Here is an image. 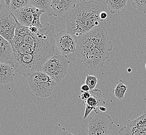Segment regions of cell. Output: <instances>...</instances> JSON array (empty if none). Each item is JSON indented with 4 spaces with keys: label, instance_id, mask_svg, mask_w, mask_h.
I'll return each mask as SVG.
<instances>
[{
    "label": "cell",
    "instance_id": "4",
    "mask_svg": "<svg viewBox=\"0 0 146 135\" xmlns=\"http://www.w3.org/2000/svg\"><path fill=\"white\" fill-rule=\"evenodd\" d=\"M32 93L38 97H50L55 89L57 83L42 71L30 74L26 77Z\"/></svg>",
    "mask_w": 146,
    "mask_h": 135
},
{
    "label": "cell",
    "instance_id": "24",
    "mask_svg": "<svg viewBox=\"0 0 146 135\" xmlns=\"http://www.w3.org/2000/svg\"><path fill=\"white\" fill-rule=\"evenodd\" d=\"M108 17V14L105 11H103L100 14V18L102 21H104Z\"/></svg>",
    "mask_w": 146,
    "mask_h": 135
},
{
    "label": "cell",
    "instance_id": "5",
    "mask_svg": "<svg viewBox=\"0 0 146 135\" xmlns=\"http://www.w3.org/2000/svg\"><path fill=\"white\" fill-rule=\"evenodd\" d=\"M70 64L67 56L55 53L44 64L41 71L59 83L67 74Z\"/></svg>",
    "mask_w": 146,
    "mask_h": 135
},
{
    "label": "cell",
    "instance_id": "18",
    "mask_svg": "<svg viewBox=\"0 0 146 135\" xmlns=\"http://www.w3.org/2000/svg\"><path fill=\"white\" fill-rule=\"evenodd\" d=\"M29 4L30 0H11L9 9L12 12L28 6Z\"/></svg>",
    "mask_w": 146,
    "mask_h": 135
},
{
    "label": "cell",
    "instance_id": "25",
    "mask_svg": "<svg viewBox=\"0 0 146 135\" xmlns=\"http://www.w3.org/2000/svg\"><path fill=\"white\" fill-rule=\"evenodd\" d=\"M7 8H9V7H7V6H6L5 3L0 2V12H2V11L5 9Z\"/></svg>",
    "mask_w": 146,
    "mask_h": 135
},
{
    "label": "cell",
    "instance_id": "16",
    "mask_svg": "<svg viewBox=\"0 0 146 135\" xmlns=\"http://www.w3.org/2000/svg\"><path fill=\"white\" fill-rule=\"evenodd\" d=\"M52 3V0H30V5L44 11L49 16L53 15Z\"/></svg>",
    "mask_w": 146,
    "mask_h": 135
},
{
    "label": "cell",
    "instance_id": "29",
    "mask_svg": "<svg viewBox=\"0 0 146 135\" xmlns=\"http://www.w3.org/2000/svg\"><path fill=\"white\" fill-rule=\"evenodd\" d=\"M131 68H129V69H128V72H131Z\"/></svg>",
    "mask_w": 146,
    "mask_h": 135
},
{
    "label": "cell",
    "instance_id": "27",
    "mask_svg": "<svg viewBox=\"0 0 146 135\" xmlns=\"http://www.w3.org/2000/svg\"><path fill=\"white\" fill-rule=\"evenodd\" d=\"M11 2V0H5V2L6 4V6H7V7H9V8Z\"/></svg>",
    "mask_w": 146,
    "mask_h": 135
},
{
    "label": "cell",
    "instance_id": "6",
    "mask_svg": "<svg viewBox=\"0 0 146 135\" xmlns=\"http://www.w3.org/2000/svg\"><path fill=\"white\" fill-rule=\"evenodd\" d=\"M12 12L18 22L23 26L28 28L34 26L38 28L43 26L40 17L43 14H45V12L35 6L29 4Z\"/></svg>",
    "mask_w": 146,
    "mask_h": 135
},
{
    "label": "cell",
    "instance_id": "2",
    "mask_svg": "<svg viewBox=\"0 0 146 135\" xmlns=\"http://www.w3.org/2000/svg\"><path fill=\"white\" fill-rule=\"evenodd\" d=\"M113 48L108 30L102 26L78 36L75 54L88 68L98 69L110 58Z\"/></svg>",
    "mask_w": 146,
    "mask_h": 135
},
{
    "label": "cell",
    "instance_id": "21",
    "mask_svg": "<svg viewBox=\"0 0 146 135\" xmlns=\"http://www.w3.org/2000/svg\"><path fill=\"white\" fill-rule=\"evenodd\" d=\"M56 135H74L71 132H70L69 131L67 130V129L64 128H62L60 129H59L58 132H57Z\"/></svg>",
    "mask_w": 146,
    "mask_h": 135
},
{
    "label": "cell",
    "instance_id": "17",
    "mask_svg": "<svg viewBox=\"0 0 146 135\" xmlns=\"http://www.w3.org/2000/svg\"><path fill=\"white\" fill-rule=\"evenodd\" d=\"M128 87L125 84L123 81L120 79L117 83V86L113 89L112 93L115 99L117 100H123L124 98L125 93Z\"/></svg>",
    "mask_w": 146,
    "mask_h": 135
},
{
    "label": "cell",
    "instance_id": "3",
    "mask_svg": "<svg viewBox=\"0 0 146 135\" xmlns=\"http://www.w3.org/2000/svg\"><path fill=\"white\" fill-rule=\"evenodd\" d=\"M105 9L102 3L93 0H80L67 17V31L79 36L95 29L102 22L100 14Z\"/></svg>",
    "mask_w": 146,
    "mask_h": 135
},
{
    "label": "cell",
    "instance_id": "14",
    "mask_svg": "<svg viewBox=\"0 0 146 135\" xmlns=\"http://www.w3.org/2000/svg\"><path fill=\"white\" fill-rule=\"evenodd\" d=\"M15 69L12 65L0 63V84L5 85L14 81Z\"/></svg>",
    "mask_w": 146,
    "mask_h": 135
},
{
    "label": "cell",
    "instance_id": "26",
    "mask_svg": "<svg viewBox=\"0 0 146 135\" xmlns=\"http://www.w3.org/2000/svg\"><path fill=\"white\" fill-rule=\"evenodd\" d=\"M99 109H100V110L102 112H106V111H107V109L105 107H102V106L100 107Z\"/></svg>",
    "mask_w": 146,
    "mask_h": 135
},
{
    "label": "cell",
    "instance_id": "23",
    "mask_svg": "<svg viewBox=\"0 0 146 135\" xmlns=\"http://www.w3.org/2000/svg\"><path fill=\"white\" fill-rule=\"evenodd\" d=\"M90 91V88L88 85H86V84H83V85L81 86V90H80V92L81 93H83V92H86V91Z\"/></svg>",
    "mask_w": 146,
    "mask_h": 135
},
{
    "label": "cell",
    "instance_id": "19",
    "mask_svg": "<svg viewBox=\"0 0 146 135\" xmlns=\"http://www.w3.org/2000/svg\"><path fill=\"white\" fill-rule=\"evenodd\" d=\"M131 4L134 9L146 14V0H131Z\"/></svg>",
    "mask_w": 146,
    "mask_h": 135
},
{
    "label": "cell",
    "instance_id": "7",
    "mask_svg": "<svg viewBox=\"0 0 146 135\" xmlns=\"http://www.w3.org/2000/svg\"><path fill=\"white\" fill-rule=\"evenodd\" d=\"M89 119L88 135H109L114 122L107 114L95 111Z\"/></svg>",
    "mask_w": 146,
    "mask_h": 135
},
{
    "label": "cell",
    "instance_id": "8",
    "mask_svg": "<svg viewBox=\"0 0 146 135\" xmlns=\"http://www.w3.org/2000/svg\"><path fill=\"white\" fill-rule=\"evenodd\" d=\"M17 21L9 8L0 12V35L10 43L14 38Z\"/></svg>",
    "mask_w": 146,
    "mask_h": 135
},
{
    "label": "cell",
    "instance_id": "20",
    "mask_svg": "<svg viewBox=\"0 0 146 135\" xmlns=\"http://www.w3.org/2000/svg\"><path fill=\"white\" fill-rule=\"evenodd\" d=\"M98 79L96 76L92 75H87L85 79V84L90 88V91L93 90L96 86Z\"/></svg>",
    "mask_w": 146,
    "mask_h": 135
},
{
    "label": "cell",
    "instance_id": "31",
    "mask_svg": "<svg viewBox=\"0 0 146 135\" xmlns=\"http://www.w3.org/2000/svg\"></svg>",
    "mask_w": 146,
    "mask_h": 135
},
{
    "label": "cell",
    "instance_id": "30",
    "mask_svg": "<svg viewBox=\"0 0 146 135\" xmlns=\"http://www.w3.org/2000/svg\"></svg>",
    "mask_w": 146,
    "mask_h": 135
},
{
    "label": "cell",
    "instance_id": "15",
    "mask_svg": "<svg viewBox=\"0 0 146 135\" xmlns=\"http://www.w3.org/2000/svg\"><path fill=\"white\" fill-rule=\"evenodd\" d=\"M128 0H106V4L112 14L125 11L127 7Z\"/></svg>",
    "mask_w": 146,
    "mask_h": 135
},
{
    "label": "cell",
    "instance_id": "10",
    "mask_svg": "<svg viewBox=\"0 0 146 135\" xmlns=\"http://www.w3.org/2000/svg\"><path fill=\"white\" fill-rule=\"evenodd\" d=\"M119 135H146V111L134 120H129Z\"/></svg>",
    "mask_w": 146,
    "mask_h": 135
},
{
    "label": "cell",
    "instance_id": "9",
    "mask_svg": "<svg viewBox=\"0 0 146 135\" xmlns=\"http://www.w3.org/2000/svg\"><path fill=\"white\" fill-rule=\"evenodd\" d=\"M78 42L77 36L68 31H60L55 34V44L64 56L76 54Z\"/></svg>",
    "mask_w": 146,
    "mask_h": 135
},
{
    "label": "cell",
    "instance_id": "13",
    "mask_svg": "<svg viewBox=\"0 0 146 135\" xmlns=\"http://www.w3.org/2000/svg\"><path fill=\"white\" fill-rule=\"evenodd\" d=\"M0 63L13 66V52L9 42L0 35Z\"/></svg>",
    "mask_w": 146,
    "mask_h": 135
},
{
    "label": "cell",
    "instance_id": "1",
    "mask_svg": "<svg viewBox=\"0 0 146 135\" xmlns=\"http://www.w3.org/2000/svg\"><path fill=\"white\" fill-rule=\"evenodd\" d=\"M16 21L15 36L11 43L13 66L15 71L26 77L41 71L47 60L55 54V28L44 22L37 32L33 33Z\"/></svg>",
    "mask_w": 146,
    "mask_h": 135
},
{
    "label": "cell",
    "instance_id": "11",
    "mask_svg": "<svg viewBox=\"0 0 146 135\" xmlns=\"http://www.w3.org/2000/svg\"><path fill=\"white\" fill-rule=\"evenodd\" d=\"M90 92L91 94L90 97L86 101H83V103L86 107L83 118L84 120L86 119L93 111H96L97 108L106 103L103 98L102 91L100 89H94Z\"/></svg>",
    "mask_w": 146,
    "mask_h": 135
},
{
    "label": "cell",
    "instance_id": "22",
    "mask_svg": "<svg viewBox=\"0 0 146 135\" xmlns=\"http://www.w3.org/2000/svg\"><path fill=\"white\" fill-rule=\"evenodd\" d=\"M91 96V94L90 92L89 91H86V92H83L82 93L81 96H80V98L83 100V101H84L88 99L89 97H90Z\"/></svg>",
    "mask_w": 146,
    "mask_h": 135
},
{
    "label": "cell",
    "instance_id": "12",
    "mask_svg": "<svg viewBox=\"0 0 146 135\" xmlns=\"http://www.w3.org/2000/svg\"><path fill=\"white\" fill-rule=\"evenodd\" d=\"M77 0H52L53 15L56 17H67L76 6Z\"/></svg>",
    "mask_w": 146,
    "mask_h": 135
},
{
    "label": "cell",
    "instance_id": "28",
    "mask_svg": "<svg viewBox=\"0 0 146 135\" xmlns=\"http://www.w3.org/2000/svg\"><path fill=\"white\" fill-rule=\"evenodd\" d=\"M0 2H2V3H5V0H0Z\"/></svg>",
    "mask_w": 146,
    "mask_h": 135
}]
</instances>
